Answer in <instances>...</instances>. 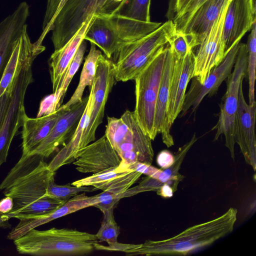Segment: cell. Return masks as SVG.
Returning <instances> with one entry per match:
<instances>
[{
    "label": "cell",
    "mask_w": 256,
    "mask_h": 256,
    "mask_svg": "<svg viewBox=\"0 0 256 256\" xmlns=\"http://www.w3.org/2000/svg\"><path fill=\"white\" fill-rule=\"evenodd\" d=\"M242 82L240 86L238 108L234 119L235 142L240 146L246 160L255 170L256 102L252 104L246 102L243 94Z\"/></svg>",
    "instance_id": "cell-15"
},
{
    "label": "cell",
    "mask_w": 256,
    "mask_h": 256,
    "mask_svg": "<svg viewBox=\"0 0 256 256\" xmlns=\"http://www.w3.org/2000/svg\"><path fill=\"white\" fill-rule=\"evenodd\" d=\"M150 0H128L118 14L142 22H150Z\"/></svg>",
    "instance_id": "cell-31"
},
{
    "label": "cell",
    "mask_w": 256,
    "mask_h": 256,
    "mask_svg": "<svg viewBox=\"0 0 256 256\" xmlns=\"http://www.w3.org/2000/svg\"><path fill=\"white\" fill-rule=\"evenodd\" d=\"M54 175L42 156L22 154L0 184V190L12 198L14 202L10 212L0 214V227L10 226L11 218L48 213L64 204L66 201L46 194Z\"/></svg>",
    "instance_id": "cell-1"
},
{
    "label": "cell",
    "mask_w": 256,
    "mask_h": 256,
    "mask_svg": "<svg viewBox=\"0 0 256 256\" xmlns=\"http://www.w3.org/2000/svg\"><path fill=\"white\" fill-rule=\"evenodd\" d=\"M256 0H230L226 13L222 40L226 54L256 22Z\"/></svg>",
    "instance_id": "cell-12"
},
{
    "label": "cell",
    "mask_w": 256,
    "mask_h": 256,
    "mask_svg": "<svg viewBox=\"0 0 256 256\" xmlns=\"http://www.w3.org/2000/svg\"><path fill=\"white\" fill-rule=\"evenodd\" d=\"M174 159V156L170 152L167 150H164L158 155L156 162L161 168L166 169L172 165Z\"/></svg>",
    "instance_id": "cell-38"
},
{
    "label": "cell",
    "mask_w": 256,
    "mask_h": 256,
    "mask_svg": "<svg viewBox=\"0 0 256 256\" xmlns=\"http://www.w3.org/2000/svg\"><path fill=\"white\" fill-rule=\"evenodd\" d=\"M98 202L97 195L88 196L86 195L85 192H84L82 194L76 195L62 206L48 213L17 216L16 218L19 219L20 221L9 232L7 238L14 240L33 228L79 210L94 206Z\"/></svg>",
    "instance_id": "cell-17"
},
{
    "label": "cell",
    "mask_w": 256,
    "mask_h": 256,
    "mask_svg": "<svg viewBox=\"0 0 256 256\" xmlns=\"http://www.w3.org/2000/svg\"><path fill=\"white\" fill-rule=\"evenodd\" d=\"M161 196L164 197H170L173 194V188L168 184H165L162 185L160 188L157 191Z\"/></svg>",
    "instance_id": "cell-41"
},
{
    "label": "cell",
    "mask_w": 256,
    "mask_h": 256,
    "mask_svg": "<svg viewBox=\"0 0 256 256\" xmlns=\"http://www.w3.org/2000/svg\"><path fill=\"white\" fill-rule=\"evenodd\" d=\"M174 32L172 21L168 20L147 36L120 48L114 54L112 61L116 81L134 80L166 46Z\"/></svg>",
    "instance_id": "cell-5"
},
{
    "label": "cell",
    "mask_w": 256,
    "mask_h": 256,
    "mask_svg": "<svg viewBox=\"0 0 256 256\" xmlns=\"http://www.w3.org/2000/svg\"><path fill=\"white\" fill-rule=\"evenodd\" d=\"M176 2L177 0H168V10L166 14V17L168 20L172 21L176 14Z\"/></svg>",
    "instance_id": "cell-40"
},
{
    "label": "cell",
    "mask_w": 256,
    "mask_h": 256,
    "mask_svg": "<svg viewBox=\"0 0 256 256\" xmlns=\"http://www.w3.org/2000/svg\"><path fill=\"white\" fill-rule=\"evenodd\" d=\"M229 2L223 8L209 33L197 46L194 54V77L202 84L210 72L226 56L222 40L224 21Z\"/></svg>",
    "instance_id": "cell-10"
},
{
    "label": "cell",
    "mask_w": 256,
    "mask_h": 256,
    "mask_svg": "<svg viewBox=\"0 0 256 256\" xmlns=\"http://www.w3.org/2000/svg\"><path fill=\"white\" fill-rule=\"evenodd\" d=\"M97 190L98 189L92 186L78 187L70 184L58 185L55 183L54 178H53L49 183L46 194L66 202L80 192H92Z\"/></svg>",
    "instance_id": "cell-32"
},
{
    "label": "cell",
    "mask_w": 256,
    "mask_h": 256,
    "mask_svg": "<svg viewBox=\"0 0 256 256\" xmlns=\"http://www.w3.org/2000/svg\"><path fill=\"white\" fill-rule=\"evenodd\" d=\"M92 86V97L88 126L82 136L80 149L94 141L96 132L102 122L105 105L115 82L112 61L102 54L98 58Z\"/></svg>",
    "instance_id": "cell-9"
},
{
    "label": "cell",
    "mask_w": 256,
    "mask_h": 256,
    "mask_svg": "<svg viewBox=\"0 0 256 256\" xmlns=\"http://www.w3.org/2000/svg\"><path fill=\"white\" fill-rule=\"evenodd\" d=\"M60 112L58 108L51 114L38 118L26 116L22 126V154H30L42 144L55 124Z\"/></svg>",
    "instance_id": "cell-24"
},
{
    "label": "cell",
    "mask_w": 256,
    "mask_h": 256,
    "mask_svg": "<svg viewBox=\"0 0 256 256\" xmlns=\"http://www.w3.org/2000/svg\"><path fill=\"white\" fill-rule=\"evenodd\" d=\"M114 208L110 209L103 212L104 218L96 236L100 242H106L108 244L106 246L94 244V249L97 250L120 251L124 252L126 250L136 247L137 244H124L118 242L120 228L116 222L114 215Z\"/></svg>",
    "instance_id": "cell-26"
},
{
    "label": "cell",
    "mask_w": 256,
    "mask_h": 256,
    "mask_svg": "<svg viewBox=\"0 0 256 256\" xmlns=\"http://www.w3.org/2000/svg\"><path fill=\"white\" fill-rule=\"evenodd\" d=\"M128 0H68L56 16L51 40L58 48L66 44L94 15L118 12Z\"/></svg>",
    "instance_id": "cell-6"
},
{
    "label": "cell",
    "mask_w": 256,
    "mask_h": 256,
    "mask_svg": "<svg viewBox=\"0 0 256 256\" xmlns=\"http://www.w3.org/2000/svg\"><path fill=\"white\" fill-rule=\"evenodd\" d=\"M169 44L174 55L178 58H184L190 50V48L185 35L180 32H176L170 40Z\"/></svg>",
    "instance_id": "cell-36"
},
{
    "label": "cell",
    "mask_w": 256,
    "mask_h": 256,
    "mask_svg": "<svg viewBox=\"0 0 256 256\" xmlns=\"http://www.w3.org/2000/svg\"><path fill=\"white\" fill-rule=\"evenodd\" d=\"M120 162V158L104 135L79 150L72 163L80 172L96 174L117 168Z\"/></svg>",
    "instance_id": "cell-14"
},
{
    "label": "cell",
    "mask_w": 256,
    "mask_h": 256,
    "mask_svg": "<svg viewBox=\"0 0 256 256\" xmlns=\"http://www.w3.org/2000/svg\"><path fill=\"white\" fill-rule=\"evenodd\" d=\"M142 174L134 170H119L112 168L72 182L76 186H92L119 196L136 183Z\"/></svg>",
    "instance_id": "cell-21"
},
{
    "label": "cell",
    "mask_w": 256,
    "mask_h": 256,
    "mask_svg": "<svg viewBox=\"0 0 256 256\" xmlns=\"http://www.w3.org/2000/svg\"><path fill=\"white\" fill-rule=\"evenodd\" d=\"M248 53L246 44L240 43L234 70L227 78L226 90L220 104L218 120L213 129L216 130L214 140L224 134L226 146L234 158V119L238 108L240 83L246 76Z\"/></svg>",
    "instance_id": "cell-8"
},
{
    "label": "cell",
    "mask_w": 256,
    "mask_h": 256,
    "mask_svg": "<svg viewBox=\"0 0 256 256\" xmlns=\"http://www.w3.org/2000/svg\"><path fill=\"white\" fill-rule=\"evenodd\" d=\"M194 69L193 50H190L182 58H178L174 55L168 109V120L170 127L182 110L187 86L194 77Z\"/></svg>",
    "instance_id": "cell-18"
},
{
    "label": "cell",
    "mask_w": 256,
    "mask_h": 256,
    "mask_svg": "<svg viewBox=\"0 0 256 256\" xmlns=\"http://www.w3.org/2000/svg\"><path fill=\"white\" fill-rule=\"evenodd\" d=\"M98 242L96 234L56 228L44 230L33 228L14 240L19 254L34 256L85 255L94 249Z\"/></svg>",
    "instance_id": "cell-3"
},
{
    "label": "cell",
    "mask_w": 256,
    "mask_h": 256,
    "mask_svg": "<svg viewBox=\"0 0 256 256\" xmlns=\"http://www.w3.org/2000/svg\"><path fill=\"white\" fill-rule=\"evenodd\" d=\"M68 0H48L46 10L42 26V32L36 41L38 44H42L48 34L52 31L53 23L58 13Z\"/></svg>",
    "instance_id": "cell-33"
},
{
    "label": "cell",
    "mask_w": 256,
    "mask_h": 256,
    "mask_svg": "<svg viewBox=\"0 0 256 256\" xmlns=\"http://www.w3.org/2000/svg\"><path fill=\"white\" fill-rule=\"evenodd\" d=\"M230 0H207L193 14L182 32L194 50L209 33L223 8Z\"/></svg>",
    "instance_id": "cell-20"
},
{
    "label": "cell",
    "mask_w": 256,
    "mask_h": 256,
    "mask_svg": "<svg viewBox=\"0 0 256 256\" xmlns=\"http://www.w3.org/2000/svg\"><path fill=\"white\" fill-rule=\"evenodd\" d=\"M97 196L98 202L94 206L100 209L102 213L106 210L114 208L120 200L119 196L108 192L102 191Z\"/></svg>",
    "instance_id": "cell-37"
},
{
    "label": "cell",
    "mask_w": 256,
    "mask_h": 256,
    "mask_svg": "<svg viewBox=\"0 0 256 256\" xmlns=\"http://www.w3.org/2000/svg\"><path fill=\"white\" fill-rule=\"evenodd\" d=\"M240 44L238 41L229 50L221 62L212 70L202 84L192 78L190 88L186 93L181 112L182 116L190 108L194 111L206 95L211 96L216 92L222 82L232 72Z\"/></svg>",
    "instance_id": "cell-11"
},
{
    "label": "cell",
    "mask_w": 256,
    "mask_h": 256,
    "mask_svg": "<svg viewBox=\"0 0 256 256\" xmlns=\"http://www.w3.org/2000/svg\"><path fill=\"white\" fill-rule=\"evenodd\" d=\"M207 0H190L172 20L176 32H182L195 12Z\"/></svg>",
    "instance_id": "cell-34"
},
{
    "label": "cell",
    "mask_w": 256,
    "mask_h": 256,
    "mask_svg": "<svg viewBox=\"0 0 256 256\" xmlns=\"http://www.w3.org/2000/svg\"><path fill=\"white\" fill-rule=\"evenodd\" d=\"M237 210L230 208L220 216L191 226L170 238L146 240L124 252L137 255H185L198 248L208 246L230 232L236 220Z\"/></svg>",
    "instance_id": "cell-2"
},
{
    "label": "cell",
    "mask_w": 256,
    "mask_h": 256,
    "mask_svg": "<svg viewBox=\"0 0 256 256\" xmlns=\"http://www.w3.org/2000/svg\"><path fill=\"white\" fill-rule=\"evenodd\" d=\"M102 54L101 52L96 50V46L90 42V50L86 58L78 86L69 100L60 107V109L66 110L82 100L86 87L88 86L90 89L92 86L96 75V64Z\"/></svg>",
    "instance_id": "cell-27"
},
{
    "label": "cell",
    "mask_w": 256,
    "mask_h": 256,
    "mask_svg": "<svg viewBox=\"0 0 256 256\" xmlns=\"http://www.w3.org/2000/svg\"><path fill=\"white\" fill-rule=\"evenodd\" d=\"M160 22H145L118 14L94 16L84 40L97 46L108 59L124 45L150 34Z\"/></svg>",
    "instance_id": "cell-4"
},
{
    "label": "cell",
    "mask_w": 256,
    "mask_h": 256,
    "mask_svg": "<svg viewBox=\"0 0 256 256\" xmlns=\"http://www.w3.org/2000/svg\"><path fill=\"white\" fill-rule=\"evenodd\" d=\"M152 140L142 130L134 116L130 131L115 150L121 158L117 169L128 170L130 166L136 162L151 164L154 158Z\"/></svg>",
    "instance_id": "cell-16"
},
{
    "label": "cell",
    "mask_w": 256,
    "mask_h": 256,
    "mask_svg": "<svg viewBox=\"0 0 256 256\" xmlns=\"http://www.w3.org/2000/svg\"><path fill=\"white\" fill-rule=\"evenodd\" d=\"M162 186V184L161 182L147 176L141 180L138 185L128 188L121 195L120 198L132 196L142 192L150 190L158 191Z\"/></svg>",
    "instance_id": "cell-35"
},
{
    "label": "cell",
    "mask_w": 256,
    "mask_h": 256,
    "mask_svg": "<svg viewBox=\"0 0 256 256\" xmlns=\"http://www.w3.org/2000/svg\"><path fill=\"white\" fill-rule=\"evenodd\" d=\"M190 0H177L176 2V14L182 10Z\"/></svg>",
    "instance_id": "cell-42"
},
{
    "label": "cell",
    "mask_w": 256,
    "mask_h": 256,
    "mask_svg": "<svg viewBox=\"0 0 256 256\" xmlns=\"http://www.w3.org/2000/svg\"><path fill=\"white\" fill-rule=\"evenodd\" d=\"M88 96L66 110H60L58 119L50 132L42 144L30 154H36L48 158L74 133L84 111Z\"/></svg>",
    "instance_id": "cell-13"
},
{
    "label": "cell",
    "mask_w": 256,
    "mask_h": 256,
    "mask_svg": "<svg viewBox=\"0 0 256 256\" xmlns=\"http://www.w3.org/2000/svg\"><path fill=\"white\" fill-rule=\"evenodd\" d=\"M13 206L12 198L6 196L5 198L0 200V214L10 212L12 210Z\"/></svg>",
    "instance_id": "cell-39"
},
{
    "label": "cell",
    "mask_w": 256,
    "mask_h": 256,
    "mask_svg": "<svg viewBox=\"0 0 256 256\" xmlns=\"http://www.w3.org/2000/svg\"><path fill=\"white\" fill-rule=\"evenodd\" d=\"M88 100L84 111L78 124L70 141L64 146L48 164L49 169L56 172L60 167L73 162L78 151L80 149L82 135L85 131L89 120L92 97V90L90 88Z\"/></svg>",
    "instance_id": "cell-25"
},
{
    "label": "cell",
    "mask_w": 256,
    "mask_h": 256,
    "mask_svg": "<svg viewBox=\"0 0 256 256\" xmlns=\"http://www.w3.org/2000/svg\"><path fill=\"white\" fill-rule=\"evenodd\" d=\"M86 48V44L84 40L64 74L58 89L52 94L46 96L56 110L61 106L69 84L82 63Z\"/></svg>",
    "instance_id": "cell-28"
},
{
    "label": "cell",
    "mask_w": 256,
    "mask_h": 256,
    "mask_svg": "<svg viewBox=\"0 0 256 256\" xmlns=\"http://www.w3.org/2000/svg\"><path fill=\"white\" fill-rule=\"evenodd\" d=\"M134 112L126 110L120 118H108L105 136L115 150L131 129Z\"/></svg>",
    "instance_id": "cell-29"
},
{
    "label": "cell",
    "mask_w": 256,
    "mask_h": 256,
    "mask_svg": "<svg viewBox=\"0 0 256 256\" xmlns=\"http://www.w3.org/2000/svg\"><path fill=\"white\" fill-rule=\"evenodd\" d=\"M94 19V15L88 18L66 44L60 49L54 50L51 55L48 64L53 92L58 89L64 74Z\"/></svg>",
    "instance_id": "cell-23"
},
{
    "label": "cell",
    "mask_w": 256,
    "mask_h": 256,
    "mask_svg": "<svg viewBox=\"0 0 256 256\" xmlns=\"http://www.w3.org/2000/svg\"><path fill=\"white\" fill-rule=\"evenodd\" d=\"M29 14L28 4L22 2L12 13L0 22V82L12 54L14 43L26 24Z\"/></svg>",
    "instance_id": "cell-19"
},
{
    "label": "cell",
    "mask_w": 256,
    "mask_h": 256,
    "mask_svg": "<svg viewBox=\"0 0 256 256\" xmlns=\"http://www.w3.org/2000/svg\"><path fill=\"white\" fill-rule=\"evenodd\" d=\"M174 58V53L168 44L156 103L154 116L156 132L157 134H162V141L168 147L174 144L173 138L170 134L171 127L168 124V109Z\"/></svg>",
    "instance_id": "cell-22"
},
{
    "label": "cell",
    "mask_w": 256,
    "mask_h": 256,
    "mask_svg": "<svg viewBox=\"0 0 256 256\" xmlns=\"http://www.w3.org/2000/svg\"><path fill=\"white\" fill-rule=\"evenodd\" d=\"M169 43L135 78L136 106L134 111L144 132L152 140L154 128L156 103Z\"/></svg>",
    "instance_id": "cell-7"
},
{
    "label": "cell",
    "mask_w": 256,
    "mask_h": 256,
    "mask_svg": "<svg viewBox=\"0 0 256 256\" xmlns=\"http://www.w3.org/2000/svg\"><path fill=\"white\" fill-rule=\"evenodd\" d=\"M246 46L248 53L246 72L249 84L248 104H252L256 102L254 84L256 78V22L252 26Z\"/></svg>",
    "instance_id": "cell-30"
}]
</instances>
